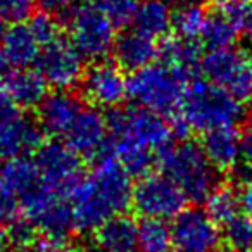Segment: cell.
I'll use <instances>...</instances> for the list:
<instances>
[{"mask_svg": "<svg viewBox=\"0 0 252 252\" xmlns=\"http://www.w3.org/2000/svg\"><path fill=\"white\" fill-rule=\"evenodd\" d=\"M95 162L94 171L81 178L71 193L74 228L80 231H97L107 220L128 209L133 200L130 175L111 152Z\"/></svg>", "mask_w": 252, "mask_h": 252, "instance_id": "1", "label": "cell"}, {"mask_svg": "<svg viewBox=\"0 0 252 252\" xmlns=\"http://www.w3.org/2000/svg\"><path fill=\"white\" fill-rule=\"evenodd\" d=\"M244 109L233 94L206 80H192L187 87L182 116L190 130L207 133L218 128H230L240 121Z\"/></svg>", "mask_w": 252, "mask_h": 252, "instance_id": "2", "label": "cell"}, {"mask_svg": "<svg viewBox=\"0 0 252 252\" xmlns=\"http://www.w3.org/2000/svg\"><path fill=\"white\" fill-rule=\"evenodd\" d=\"M162 175L180 187L187 199L206 202L218 189V169L209 162L202 147L195 142L169 145L159 154Z\"/></svg>", "mask_w": 252, "mask_h": 252, "instance_id": "3", "label": "cell"}, {"mask_svg": "<svg viewBox=\"0 0 252 252\" xmlns=\"http://www.w3.org/2000/svg\"><path fill=\"white\" fill-rule=\"evenodd\" d=\"M190 78L183 71L166 64H151L131 73L128 78V95L140 107L158 114L175 112L183 104Z\"/></svg>", "mask_w": 252, "mask_h": 252, "instance_id": "4", "label": "cell"}, {"mask_svg": "<svg viewBox=\"0 0 252 252\" xmlns=\"http://www.w3.org/2000/svg\"><path fill=\"white\" fill-rule=\"evenodd\" d=\"M105 121L114 142H130L159 154L171 144V125L149 109H111Z\"/></svg>", "mask_w": 252, "mask_h": 252, "instance_id": "5", "label": "cell"}, {"mask_svg": "<svg viewBox=\"0 0 252 252\" xmlns=\"http://www.w3.org/2000/svg\"><path fill=\"white\" fill-rule=\"evenodd\" d=\"M69 42L83 59L100 61L112 52L116 28L98 5L83 4L73 9L67 19Z\"/></svg>", "mask_w": 252, "mask_h": 252, "instance_id": "6", "label": "cell"}, {"mask_svg": "<svg viewBox=\"0 0 252 252\" xmlns=\"http://www.w3.org/2000/svg\"><path fill=\"white\" fill-rule=\"evenodd\" d=\"M42 183L35 159L18 158L0 166V221L16 223L23 220V202Z\"/></svg>", "mask_w": 252, "mask_h": 252, "instance_id": "7", "label": "cell"}, {"mask_svg": "<svg viewBox=\"0 0 252 252\" xmlns=\"http://www.w3.org/2000/svg\"><path fill=\"white\" fill-rule=\"evenodd\" d=\"M187 195L166 175H147L133 189L135 211L152 220H175L185 209Z\"/></svg>", "mask_w": 252, "mask_h": 252, "instance_id": "8", "label": "cell"}, {"mask_svg": "<svg viewBox=\"0 0 252 252\" xmlns=\"http://www.w3.org/2000/svg\"><path fill=\"white\" fill-rule=\"evenodd\" d=\"M200 71L213 85L233 94L238 100L252 97L251 61L244 52L233 49L209 50L200 61Z\"/></svg>", "mask_w": 252, "mask_h": 252, "instance_id": "9", "label": "cell"}, {"mask_svg": "<svg viewBox=\"0 0 252 252\" xmlns=\"http://www.w3.org/2000/svg\"><path fill=\"white\" fill-rule=\"evenodd\" d=\"M35 162L47 189L69 197L81 180L80 156L66 144L47 142L35 152Z\"/></svg>", "mask_w": 252, "mask_h": 252, "instance_id": "10", "label": "cell"}, {"mask_svg": "<svg viewBox=\"0 0 252 252\" xmlns=\"http://www.w3.org/2000/svg\"><path fill=\"white\" fill-rule=\"evenodd\" d=\"M36 69L45 78L47 85L56 90H67L83 80V56L71 42L56 38L42 49Z\"/></svg>", "mask_w": 252, "mask_h": 252, "instance_id": "11", "label": "cell"}, {"mask_svg": "<svg viewBox=\"0 0 252 252\" xmlns=\"http://www.w3.org/2000/svg\"><path fill=\"white\" fill-rule=\"evenodd\" d=\"M220 240L218 224L206 211L197 207L183 209L173 220L171 245L176 252H216Z\"/></svg>", "mask_w": 252, "mask_h": 252, "instance_id": "12", "label": "cell"}, {"mask_svg": "<svg viewBox=\"0 0 252 252\" xmlns=\"http://www.w3.org/2000/svg\"><path fill=\"white\" fill-rule=\"evenodd\" d=\"M107 133L109 130L105 116L100 114L97 109L83 107L64 138L67 147L76 152L80 158L97 161L102 156L111 152Z\"/></svg>", "mask_w": 252, "mask_h": 252, "instance_id": "13", "label": "cell"}, {"mask_svg": "<svg viewBox=\"0 0 252 252\" xmlns=\"http://www.w3.org/2000/svg\"><path fill=\"white\" fill-rule=\"evenodd\" d=\"M83 95L100 107H118L128 95V80L121 67L111 63H97L83 76Z\"/></svg>", "mask_w": 252, "mask_h": 252, "instance_id": "14", "label": "cell"}, {"mask_svg": "<svg viewBox=\"0 0 252 252\" xmlns=\"http://www.w3.org/2000/svg\"><path fill=\"white\" fill-rule=\"evenodd\" d=\"M42 137L43 130L38 123L25 114H18L0 126V159L28 158L43 145Z\"/></svg>", "mask_w": 252, "mask_h": 252, "instance_id": "15", "label": "cell"}, {"mask_svg": "<svg viewBox=\"0 0 252 252\" xmlns=\"http://www.w3.org/2000/svg\"><path fill=\"white\" fill-rule=\"evenodd\" d=\"M83 109L81 100L67 90H56L47 95L38 105V118L42 130L54 137H66L78 114Z\"/></svg>", "mask_w": 252, "mask_h": 252, "instance_id": "16", "label": "cell"}, {"mask_svg": "<svg viewBox=\"0 0 252 252\" xmlns=\"http://www.w3.org/2000/svg\"><path fill=\"white\" fill-rule=\"evenodd\" d=\"M112 56L121 69L137 73L154 64L159 57V45L154 38L144 35L138 30H126L125 33L116 36Z\"/></svg>", "mask_w": 252, "mask_h": 252, "instance_id": "17", "label": "cell"}, {"mask_svg": "<svg viewBox=\"0 0 252 252\" xmlns=\"http://www.w3.org/2000/svg\"><path fill=\"white\" fill-rule=\"evenodd\" d=\"M0 90L4 92L11 102L21 107H38L47 97V81L38 69L21 67V69L7 71L2 81Z\"/></svg>", "mask_w": 252, "mask_h": 252, "instance_id": "18", "label": "cell"}, {"mask_svg": "<svg viewBox=\"0 0 252 252\" xmlns=\"http://www.w3.org/2000/svg\"><path fill=\"white\" fill-rule=\"evenodd\" d=\"M0 49L4 52L9 66H12L14 69H21V67H30L32 64H36L43 47L35 36L28 21H25L9 25V28L4 30Z\"/></svg>", "mask_w": 252, "mask_h": 252, "instance_id": "19", "label": "cell"}, {"mask_svg": "<svg viewBox=\"0 0 252 252\" xmlns=\"http://www.w3.org/2000/svg\"><path fill=\"white\" fill-rule=\"evenodd\" d=\"M200 147L218 171H230L240 159V133L233 126L207 131Z\"/></svg>", "mask_w": 252, "mask_h": 252, "instance_id": "20", "label": "cell"}, {"mask_svg": "<svg viewBox=\"0 0 252 252\" xmlns=\"http://www.w3.org/2000/svg\"><path fill=\"white\" fill-rule=\"evenodd\" d=\"M95 238L105 252H133L138 245V224L130 216H114L107 220L97 231Z\"/></svg>", "mask_w": 252, "mask_h": 252, "instance_id": "21", "label": "cell"}, {"mask_svg": "<svg viewBox=\"0 0 252 252\" xmlns=\"http://www.w3.org/2000/svg\"><path fill=\"white\" fill-rule=\"evenodd\" d=\"M159 57L162 64L183 71L190 80H195V71L200 69L202 49L195 40L169 38L159 45Z\"/></svg>", "mask_w": 252, "mask_h": 252, "instance_id": "22", "label": "cell"}, {"mask_svg": "<svg viewBox=\"0 0 252 252\" xmlns=\"http://www.w3.org/2000/svg\"><path fill=\"white\" fill-rule=\"evenodd\" d=\"M135 30L158 40L173 28V12L164 0H142L135 16Z\"/></svg>", "mask_w": 252, "mask_h": 252, "instance_id": "23", "label": "cell"}, {"mask_svg": "<svg viewBox=\"0 0 252 252\" xmlns=\"http://www.w3.org/2000/svg\"><path fill=\"white\" fill-rule=\"evenodd\" d=\"M111 151L114 159L130 176L144 178V176L151 175V169L156 161L152 151L130 144V142H112Z\"/></svg>", "mask_w": 252, "mask_h": 252, "instance_id": "24", "label": "cell"}, {"mask_svg": "<svg viewBox=\"0 0 252 252\" xmlns=\"http://www.w3.org/2000/svg\"><path fill=\"white\" fill-rule=\"evenodd\" d=\"M237 35L238 30L235 28L233 23L223 12H216V14H207V21L200 38L204 45L209 47V50H220L233 47Z\"/></svg>", "mask_w": 252, "mask_h": 252, "instance_id": "25", "label": "cell"}, {"mask_svg": "<svg viewBox=\"0 0 252 252\" xmlns=\"http://www.w3.org/2000/svg\"><path fill=\"white\" fill-rule=\"evenodd\" d=\"M171 245V226L162 220L145 218L138 223V247L142 252H168Z\"/></svg>", "mask_w": 252, "mask_h": 252, "instance_id": "26", "label": "cell"}, {"mask_svg": "<svg viewBox=\"0 0 252 252\" xmlns=\"http://www.w3.org/2000/svg\"><path fill=\"white\" fill-rule=\"evenodd\" d=\"M240 211V200L233 189L218 187L206 199V213L216 224H226Z\"/></svg>", "mask_w": 252, "mask_h": 252, "instance_id": "27", "label": "cell"}, {"mask_svg": "<svg viewBox=\"0 0 252 252\" xmlns=\"http://www.w3.org/2000/svg\"><path fill=\"white\" fill-rule=\"evenodd\" d=\"M207 21V12L197 4H187L178 7L173 14V30L176 36L183 40H195L202 35Z\"/></svg>", "mask_w": 252, "mask_h": 252, "instance_id": "28", "label": "cell"}, {"mask_svg": "<svg viewBox=\"0 0 252 252\" xmlns=\"http://www.w3.org/2000/svg\"><path fill=\"white\" fill-rule=\"evenodd\" d=\"M223 240L228 251L249 252L252 249V216L237 214L224 224Z\"/></svg>", "mask_w": 252, "mask_h": 252, "instance_id": "29", "label": "cell"}, {"mask_svg": "<svg viewBox=\"0 0 252 252\" xmlns=\"http://www.w3.org/2000/svg\"><path fill=\"white\" fill-rule=\"evenodd\" d=\"M98 7L104 11L114 28H126L135 21L138 2L137 0H100Z\"/></svg>", "mask_w": 252, "mask_h": 252, "instance_id": "30", "label": "cell"}, {"mask_svg": "<svg viewBox=\"0 0 252 252\" xmlns=\"http://www.w3.org/2000/svg\"><path fill=\"white\" fill-rule=\"evenodd\" d=\"M221 12L247 38L252 40V0H230L221 5Z\"/></svg>", "mask_w": 252, "mask_h": 252, "instance_id": "31", "label": "cell"}, {"mask_svg": "<svg viewBox=\"0 0 252 252\" xmlns=\"http://www.w3.org/2000/svg\"><path fill=\"white\" fill-rule=\"evenodd\" d=\"M35 4L36 0H0V21L7 25L28 21Z\"/></svg>", "mask_w": 252, "mask_h": 252, "instance_id": "32", "label": "cell"}, {"mask_svg": "<svg viewBox=\"0 0 252 252\" xmlns=\"http://www.w3.org/2000/svg\"><path fill=\"white\" fill-rule=\"evenodd\" d=\"M28 25L32 26L33 33L38 38V42L42 43V47L49 45L50 42L59 38V25H57L54 14H50V12H36L28 19Z\"/></svg>", "mask_w": 252, "mask_h": 252, "instance_id": "33", "label": "cell"}, {"mask_svg": "<svg viewBox=\"0 0 252 252\" xmlns=\"http://www.w3.org/2000/svg\"><path fill=\"white\" fill-rule=\"evenodd\" d=\"M35 252H76L73 247L67 245L63 238H52V237H42L36 240Z\"/></svg>", "mask_w": 252, "mask_h": 252, "instance_id": "34", "label": "cell"}, {"mask_svg": "<svg viewBox=\"0 0 252 252\" xmlns=\"http://www.w3.org/2000/svg\"><path fill=\"white\" fill-rule=\"evenodd\" d=\"M231 173V182L235 183V185L242 187L244 189L245 185H249V183H252V164H249V162H237V164L233 166V168L230 169Z\"/></svg>", "mask_w": 252, "mask_h": 252, "instance_id": "35", "label": "cell"}, {"mask_svg": "<svg viewBox=\"0 0 252 252\" xmlns=\"http://www.w3.org/2000/svg\"><path fill=\"white\" fill-rule=\"evenodd\" d=\"M240 158L244 162L252 164V114L249 116L244 133L240 135Z\"/></svg>", "mask_w": 252, "mask_h": 252, "instance_id": "36", "label": "cell"}, {"mask_svg": "<svg viewBox=\"0 0 252 252\" xmlns=\"http://www.w3.org/2000/svg\"><path fill=\"white\" fill-rule=\"evenodd\" d=\"M18 114H21L19 107L14 102H11V98L0 90V126L11 121V119H14Z\"/></svg>", "mask_w": 252, "mask_h": 252, "instance_id": "37", "label": "cell"}, {"mask_svg": "<svg viewBox=\"0 0 252 252\" xmlns=\"http://www.w3.org/2000/svg\"><path fill=\"white\" fill-rule=\"evenodd\" d=\"M43 7V11L50 12V14H57V12H64L73 5L74 0H36Z\"/></svg>", "mask_w": 252, "mask_h": 252, "instance_id": "38", "label": "cell"}, {"mask_svg": "<svg viewBox=\"0 0 252 252\" xmlns=\"http://www.w3.org/2000/svg\"><path fill=\"white\" fill-rule=\"evenodd\" d=\"M238 200H240V209L244 211L247 216H252V183L245 185L242 189L240 195H238Z\"/></svg>", "mask_w": 252, "mask_h": 252, "instance_id": "39", "label": "cell"}, {"mask_svg": "<svg viewBox=\"0 0 252 252\" xmlns=\"http://www.w3.org/2000/svg\"><path fill=\"white\" fill-rule=\"evenodd\" d=\"M9 231L5 230V226L2 224V221H0V252H7L9 249Z\"/></svg>", "mask_w": 252, "mask_h": 252, "instance_id": "40", "label": "cell"}, {"mask_svg": "<svg viewBox=\"0 0 252 252\" xmlns=\"http://www.w3.org/2000/svg\"><path fill=\"white\" fill-rule=\"evenodd\" d=\"M7 61H5L4 57V52H2V49H0V81H2V78L7 74Z\"/></svg>", "mask_w": 252, "mask_h": 252, "instance_id": "41", "label": "cell"}, {"mask_svg": "<svg viewBox=\"0 0 252 252\" xmlns=\"http://www.w3.org/2000/svg\"><path fill=\"white\" fill-rule=\"evenodd\" d=\"M166 4H175V5H187V4H193V0H164Z\"/></svg>", "mask_w": 252, "mask_h": 252, "instance_id": "42", "label": "cell"}, {"mask_svg": "<svg viewBox=\"0 0 252 252\" xmlns=\"http://www.w3.org/2000/svg\"><path fill=\"white\" fill-rule=\"evenodd\" d=\"M216 4H220V5H223V4H226V2H230V0H214Z\"/></svg>", "mask_w": 252, "mask_h": 252, "instance_id": "43", "label": "cell"}, {"mask_svg": "<svg viewBox=\"0 0 252 252\" xmlns=\"http://www.w3.org/2000/svg\"><path fill=\"white\" fill-rule=\"evenodd\" d=\"M251 88H252V61H251Z\"/></svg>", "mask_w": 252, "mask_h": 252, "instance_id": "44", "label": "cell"}, {"mask_svg": "<svg viewBox=\"0 0 252 252\" xmlns=\"http://www.w3.org/2000/svg\"><path fill=\"white\" fill-rule=\"evenodd\" d=\"M224 252H233V251H224Z\"/></svg>", "mask_w": 252, "mask_h": 252, "instance_id": "45", "label": "cell"}, {"mask_svg": "<svg viewBox=\"0 0 252 252\" xmlns=\"http://www.w3.org/2000/svg\"><path fill=\"white\" fill-rule=\"evenodd\" d=\"M249 252H252V249H251V251H249Z\"/></svg>", "mask_w": 252, "mask_h": 252, "instance_id": "46", "label": "cell"}, {"mask_svg": "<svg viewBox=\"0 0 252 252\" xmlns=\"http://www.w3.org/2000/svg\"><path fill=\"white\" fill-rule=\"evenodd\" d=\"M98 2H100V0H98Z\"/></svg>", "mask_w": 252, "mask_h": 252, "instance_id": "47", "label": "cell"}]
</instances>
